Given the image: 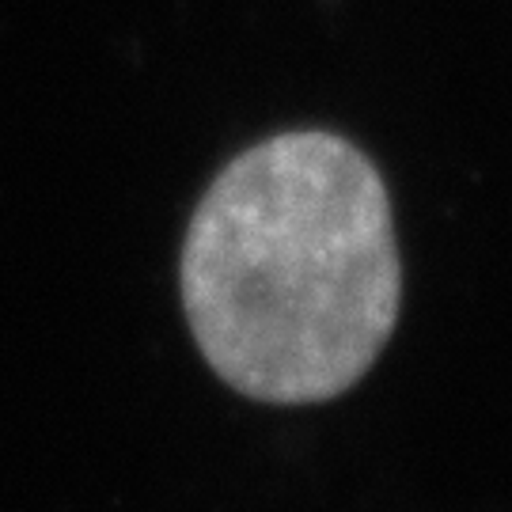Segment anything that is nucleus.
Segmentation results:
<instances>
[{"mask_svg": "<svg viewBox=\"0 0 512 512\" xmlns=\"http://www.w3.org/2000/svg\"><path fill=\"white\" fill-rule=\"evenodd\" d=\"M186 327L243 399L308 406L380 361L403 311L395 209L376 164L289 129L220 167L179 255Z\"/></svg>", "mask_w": 512, "mask_h": 512, "instance_id": "f257e3e1", "label": "nucleus"}]
</instances>
